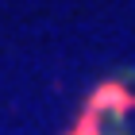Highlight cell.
Here are the masks:
<instances>
[{
    "label": "cell",
    "mask_w": 135,
    "mask_h": 135,
    "mask_svg": "<svg viewBox=\"0 0 135 135\" xmlns=\"http://www.w3.org/2000/svg\"><path fill=\"white\" fill-rule=\"evenodd\" d=\"M131 108H135V97L127 93V89H120V85H100L93 93V100H89V108H85V116L73 124L70 135H104L108 127L120 124Z\"/></svg>",
    "instance_id": "cell-1"
}]
</instances>
